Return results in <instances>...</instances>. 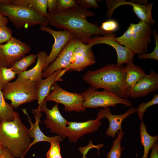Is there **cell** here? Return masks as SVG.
<instances>
[{
    "instance_id": "44dd1931",
    "label": "cell",
    "mask_w": 158,
    "mask_h": 158,
    "mask_svg": "<svg viewBox=\"0 0 158 158\" xmlns=\"http://www.w3.org/2000/svg\"><path fill=\"white\" fill-rule=\"evenodd\" d=\"M37 60L35 66L32 69L18 75L22 78L36 83L42 78L43 70L48 56L46 52L41 51L37 54Z\"/></svg>"
},
{
    "instance_id": "ba28073f",
    "label": "cell",
    "mask_w": 158,
    "mask_h": 158,
    "mask_svg": "<svg viewBox=\"0 0 158 158\" xmlns=\"http://www.w3.org/2000/svg\"><path fill=\"white\" fill-rule=\"evenodd\" d=\"M52 91L45 99L44 102L52 101L56 104L64 106L67 112H84L86 109L83 106L85 99L82 93L69 92L60 87L56 82L52 86Z\"/></svg>"
},
{
    "instance_id": "e0dca14e",
    "label": "cell",
    "mask_w": 158,
    "mask_h": 158,
    "mask_svg": "<svg viewBox=\"0 0 158 158\" xmlns=\"http://www.w3.org/2000/svg\"><path fill=\"white\" fill-rule=\"evenodd\" d=\"M101 124L100 120L97 118L84 122H68V137L70 142L75 143L85 134L97 130Z\"/></svg>"
},
{
    "instance_id": "ab89813d",
    "label": "cell",
    "mask_w": 158,
    "mask_h": 158,
    "mask_svg": "<svg viewBox=\"0 0 158 158\" xmlns=\"http://www.w3.org/2000/svg\"><path fill=\"white\" fill-rule=\"evenodd\" d=\"M4 147L0 142V156L3 154Z\"/></svg>"
},
{
    "instance_id": "3957f363",
    "label": "cell",
    "mask_w": 158,
    "mask_h": 158,
    "mask_svg": "<svg viewBox=\"0 0 158 158\" xmlns=\"http://www.w3.org/2000/svg\"><path fill=\"white\" fill-rule=\"evenodd\" d=\"M12 121L1 122L0 142L15 158H23L31 143L29 129L23 123L19 114L14 112Z\"/></svg>"
},
{
    "instance_id": "8992f818",
    "label": "cell",
    "mask_w": 158,
    "mask_h": 158,
    "mask_svg": "<svg viewBox=\"0 0 158 158\" xmlns=\"http://www.w3.org/2000/svg\"><path fill=\"white\" fill-rule=\"evenodd\" d=\"M2 90L4 98L10 100L16 109L37 99L35 83L18 75L15 81L8 83Z\"/></svg>"
},
{
    "instance_id": "74e56055",
    "label": "cell",
    "mask_w": 158,
    "mask_h": 158,
    "mask_svg": "<svg viewBox=\"0 0 158 158\" xmlns=\"http://www.w3.org/2000/svg\"><path fill=\"white\" fill-rule=\"evenodd\" d=\"M8 22V18L0 12V27H7Z\"/></svg>"
},
{
    "instance_id": "6da1fadb",
    "label": "cell",
    "mask_w": 158,
    "mask_h": 158,
    "mask_svg": "<svg viewBox=\"0 0 158 158\" xmlns=\"http://www.w3.org/2000/svg\"><path fill=\"white\" fill-rule=\"evenodd\" d=\"M95 15L93 12L80 5L48 13L46 18L50 25L69 31L78 41L87 44L93 35L112 33L103 30L95 23H92L87 21V17Z\"/></svg>"
},
{
    "instance_id": "7a4b0ae2",
    "label": "cell",
    "mask_w": 158,
    "mask_h": 158,
    "mask_svg": "<svg viewBox=\"0 0 158 158\" xmlns=\"http://www.w3.org/2000/svg\"><path fill=\"white\" fill-rule=\"evenodd\" d=\"M124 68L123 64H109L87 71L83 79L93 90L103 89L119 97L127 98L130 89L125 83Z\"/></svg>"
},
{
    "instance_id": "f546056e",
    "label": "cell",
    "mask_w": 158,
    "mask_h": 158,
    "mask_svg": "<svg viewBox=\"0 0 158 158\" xmlns=\"http://www.w3.org/2000/svg\"><path fill=\"white\" fill-rule=\"evenodd\" d=\"M152 34L155 41V47L153 51L150 53L138 55L140 59H150L158 60V35L157 30L154 29L152 31Z\"/></svg>"
},
{
    "instance_id": "ac0fdd59",
    "label": "cell",
    "mask_w": 158,
    "mask_h": 158,
    "mask_svg": "<svg viewBox=\"0 0 158 158\" xmlns=\"http://www.w3.org/2000/svg\"><path fill=\"white\" fill-rule=\"evenodd\" d=\"M67 71L60 69L54 72L45 79H41L35 83L36 84L38 106L35 110L40 112V109L45 98L50 93L54 84L57 81H62L61 77Z\"/></svg>"
},
{
    "instance_id": "9a60e30c",
    "label": "cell",
    "mask_w": 158,
    "mask_h": 158,
    "mask_svg": "<svg viewBox=\"0 0 158 158\" xmlns=\"http://www.w3.org/2000/svg\"><path fill=\"white\" fill-rule=\"evenodd\" d=\"M158 89V74L153 70L145 74L132 87L130 88L128 97H143Z\"/></svg>"
},
{
    "instance_id": "83f0119b",
    "label": "cell",
    "mask_w": 158,
    "mask_h": 158,
    "mask_svg": "<svg viewBox=\"0 0 158 158\" xmlns=\"http://www.w3.org/2000/svg\"><path fill=\"white\" fill-rule=\"evenodd\" d=\"M29 7L33 8L41 16L47 17V0H28Z\"/></svg>"
},
{
    "instance_id": "e575fe53",
    "label": "cell",
    "mask_w": 158,
    "mask_h": 158,
    "mask_svg": "<svg viewBox=\"0 0 158 158\" xmlns=\"http://www.w3.org/2000/svg\"><path fill=\"white\" fill-rule=\"evenodd\" d=\"M75 1L80 5L87 9L92 8H97L100 6L97 3L98 1L96 0H75Z\"/></svg>"
},
{
    "instance_id": "2e32d148",
    "label": "cell",
    "mask_w": 158,
    "mask_h": 158,
    "mask_svg": "<svg viewBox=\"0 0 158 158\" xmlns=\"http://www.w3.org/2000/svg\"><path fill=\"white\" fill-rule=\"evenodd\" d=\"M136 112V109L130 107L125 113L115 115L111 112L109 107L103 108L98 112L97 118L100 120L107 118L109 122V126L106 131L107 136L114 138L117 132L122 129V124L123 121L131 114Z\"/></svg>"
},
{
    "instance_id": "7c38bea8",
    "label": "cell",
    "mask_w": 158,
    "mask_h": 158,
    "mask_svg": "<svg viewBox=\"0 0 158 158\" xmlns=\"http://www.w3.org/2000/svg\"><path fill=\"white\" fill-rule=\"evenodd\" d=\"M78 42L75 37L68 42L55 60L43 72L42 78H47L59 70L66 69L68 71L73 53Z\"/></svg>"
},
{
    "instance_id": "277c9868",
    "label": "cell",
    "mask_w": 158,
    "mask_h": 158,
    "mask_svg": "<svg viewBox=\"0 0 158 158\" xmlns=\"http://www.w3.org/2000/svg\"><path fill=\"white\" fill-rule=\"evenodd\" d=\"M152 31L150 26L141 21L137 24L130 23L121 36L115 40L130 50L135 55L148 53L147 46L151 41Z\"/></svg>"
},
{
    "instance_id": "52a82bcc",
    "label": "cell",
    "mask_w": 158,
    "mask_h": 158,
    "mask_svg": "<svg viewBox=\"0 0 158 158\" xmlns=\"http://www.w3.org/2000/svg\"><path fill=\"white\" fill-rule=\"evenodd\" d=\"M81 93L85 99L83 105L85 109L115 107L118 104L131 107L132 105V102L127 98L119 97L104 90L99 91L90 87Z\"/></svg>"
},
{
    "instance_id": "ffe728a7",
    "label": "cell",
    "mask_w": 158,
    "mask_h": 158,
    "mask_svg": "<svg viewBox=\"0 0 158 158\" xmlns=\"http://www.w3.org/2000/svg\"><path fill=\"white\" fill-rule=\"evenodd\" d=\"M114 6L117 8L123 5L132 6L134 13L140 21L151 26L154 25L155 21L153 20L152 14V3H148L146 4H139L133 2L127 1L124 0H115Z\"/></svg>"
},
{
    "instance_id": "1f68e13d",
    "label": "cell",
    "mask_w": 158,
    "mask_h": 158,
    "mask_svg": "<svg viewBox=\"0 0 158 158\" xmlns=\"http://www.w3.org/2000/svg\"><path fill=\"white\" fill-rule=\"evenodd\" d=\"M103 30L109 33H114L119 28V25L116 20L109 19L103 22L100 27Z\"/></svg>"
},
{
    "instance_id": "cb8c5ba5",
    "label": "cell",
    "mask_w": 158,
    "mask_h": 158,
    "mask_svg": "<svg viewBox=\"0 0 158 158\" xmlns=\"http://www.w3.org/2000/svg\"><path fill=\"white\" fill-rule=\"evenodd\" d=\"M14 107L6 102L0 88V119L1 122L12 121L14 118Z\"/></svg>"
},
{
    "instance_id": "d590c367",
    "label": "cell",
    "mask_w": 158,
    "mask_h": 158,
    "mask_svg": "<svg viewBox=\"0 0 158 158\" xmlns=\"http://www.w3.org/2000/svg\"><path fill=\"white\" fill-rule=\"evenodd\" d=\"M47 5L48 8V13L56 10V0H47Z\"/></svg>"
},
{
    "instance_id": "f1b7e54d",
    "label": "cell",
    "mask_w": 158,
    "mask_h": 158,
    "mask_svg": "<svg viewBox=\"0 0 158 158\" xmlns=\"http://www.w3.org/2000/svg\"><path fill=\"white\" fill-rule=\"evenodd\" d=\"M158 104V95L156 94L154 95L152 99L150 101L146 102L141 103L136 109V112H137L139 118L141 120H143V117L144 113L149 107Z\"/></svg>"
},
{
    "instance_id": "4316f807",
    "label": "cell",
    "mask_w": 158,
    "mask_h": 158,
    "mask_svg": "<svg viewBox=\"0 0 158 158\" xmlns=\"http://www.w3.org/2000/svg\"><path fill=\"white\" fill-rule=\"evenodd\" d=\"M16 74L11 68L0 66V88L2 90L4 87L14 79Z\"/></svg>"
},
{
    "instance_id": "4fadbf2b",
    "label": "cell",
    "mask_w": 158,
    "mask_h": 158,
    "mask_svg": "<svg viewBox=\"0 0 158 158\" xmlns=\"http://www.w3.org/2000/svg\"><path fill=\"white\" fill-rule=\"evenodd\" d=\"M92 46L90 44L78 41L74 50L68 71H81L95 62V57L92 48Z\"/></svg>"
},
{
    "instance_id": "484cf974",
    "label": "cell",
    "mask_w": 158,
    "mask_h": 158,
    "mask_svg": "<svg viewBox=\"0 0 158 158\" xmlns=\"http://www.w3.org/2000/svg\"><path fill=\"white\" fill-rule=\"evenodd\" d=\"M117 137L114 140L111 147L107 155V158H120L124 149L122 147L121 141L124 133L123 130L118 131Z\"/></svg>"
},
{
    "instance_id": "f35d334b",
    "label": "cell",
    "mask_w": 158,
    "mask_h": 158,
    "mask_svg": "<svg viewBox=\"0 0 158 158\" xmlns=\"http://www.w3.org/2000/svg\"><path fill=\"white\" fill-rule=\"evenodd\" d=\"M0 158H15L11 152L6 148H5L3 154Z\"/></svg>"
},
{
    "instance_id": "60d3db41",
    "label": "cell",
    "mask_w": 158,
    "mask_h": 158,
    "mask_svg": "<svg viewBox=\"0 0 158 158\" xmlns=\"http://www.w3.org/2000/svg\"><path fill=\"white\" fill-rule=\"evenodd\" d=\"M0 125H1V121H0Z\"/></svg>"
},
{
    "instance_id": "8d00e7d4",
    "label": "cell",
    "mask_w": 158,
    "mask_h": 158,
    "mask_svg": "<svg viewBox=\"0 0 158 158\" xmlns=\"http://www.w3.org/2000/svg\"><path fill=\"white\" fill-rule=\"evenodd\" d=\"M150 158H158V143L156 142L152 147Z\"/></svg>"
},
{
    "instance_id": "d6a6232c",
    "label": "cell",
    "mask_w": 158,
    "mask_h": 158,
    "mask_svg": "<svg viewBox=\"0 0 158 158\" xmlns=\"http://www.w3.org/2000/svg\"><path fill=\"white\" fill-rule=\"evenodd\" d=\"M56 11H61L73 8L78 5L75 0H56Z\"/></svg>"
},
{
    "instance_id": "4dcf8cb0",
    "label": "cell",
    "mask_w": 158,
    "mask_h": 158,
    "mask_svg": "<svg viewBox=\"0 0 158 158\" xmlns=\"http://www.w3.org/2000/svg\"><path fill=\"white\" fill-rule=\"evenodd\" d=\"M59 142L58 141L53 140L50 143V148L46 154L47 158H62Z\"/></svg>"
},
{
    "instance_id": "836d02e7",
    "label": "cell",
    "mask_w": 158,
    "mask_h": 158,
    "mask_svg": "<svg viewBox=\"0 0 158 158\" xmlns=\"http://www.w3.org/2000/svg\"><path fill=\"white\" fill-rule=\"evenodd\" d=\"M13 31L8 27H0V44L6 42L12 36Z\"/></svg>"
},
{
    "instance_id": "9c48e42d",
    "label": "cell",
    "mask_w": 158,
    "mask_h": 158,
    "mask_svg": "<svg viewBox=\"0 0 158 158\" xmlns=\"http://www.w3.org/2000/svg\"><path fill=\"white\" fill-rule=\"evenodd\" d=\"M30 50L28 44L12 36L5 43L0 44V66L11 68Z\"/></svg>"
},
{
    "instance_id": "d6986e66",
    "label": "cell",
    "mask_w": 158,
    "mask_h": 158,
    "mask_svg": "<svg viewBox=\"0 0 158 158\" xmlns=\"http://www.w3.org/2000/svg\"><path fill=\"white\" fill-rule=\"evenodd\" d=\"M22 110L28 118V121L31 126L30 128L29 129L30 135L31 138L34 139L29 145L28 151L31 146L38 142L44 141L50 143L53 140H57L59 142L63 141V139L59 136L48 137L45 135L41 130L39 125L40 123L41 122L40 119L42 116L41 112L37 111L35 109L32 110V112L34 114L35 119V122L34 123L29 116L26 109H23Z\"/></svg>"
},
{
    "instance_id": "d4e9b609",
    "label": "cell",
    "mask_w": 158,
    "mask_h": 158,
    "mask_svg": "<svg viewBox=\"0 0 158 158\" xmlns=\"http://www.w3.org/2000/svg\"><path fill=\"white\" fill-rule=\"evenodd\" d=\"M37 58V54H30L16 62L10 68L18 75L26 71L29 66L35 62Z\"/></svg>"
},
{
    "instance_id": "5b68a950",
    "label": "cell",
    "mask_w": 158,
    "mask_h": 158,
    "mask_svg": "<svg viewBox=\"0 0 158 158\" xmlns=\"http://www.w3.org/2000/svg\"><path fill=\"white\" fill-rule=\"evenodd\" d=\"M0 12L7 17L17 30L37 25L47 27L49 24L46 17L41 16L29 7L0 3Z\"/></svg>"
},
{
    "instance_id": "5bb4252c",
    "label": "cell",
    "mask_w": 158,
    "mask_h": 158,
    "mask_svg": "<svg viewBox=\"0 0 158 158\" xmlns=\"http://www.w3.org/2000/svg\"><path fill=\"white\" fill-rule=\"evenodd\" d=\"M40 29L51 35L54 39L51 51L48 56L43 68V72L55 60L68 42L75 37L73 33L66 30L56 31L48 26H40Z\"/></svg>"
},
{
    "instance_id": "603a6c76",
    "label": "cell",
    "mask_w": 158,
    "mask_h": 158,
    "mask_svg": "<svg viewBox=\"0 0 158 158\" xmlns=\"http://www.w3.org/2000/svg\"><path fill=\"white\" fill-rule=\"evenodd\" d=\"M141 143L144 147V154L142 158H148L150 150L158 140V136H152L148 133L143 120L140 124Z\"/></svg>"
},
{
    "instance_id": "7402d4cb",
    "label": "cell",
    "mask_w": 158,
    "mask_h": 158,
    "mask_svg": "<svg viewBox=\"0 0 158 158\" xmlns=\"http://www.w3.org/2000/svg\"><path fill=\"white\" fill-rule=\"evenodd\" d=\"M126 64L124 68V80L126 85L130 89L146 74L141 67L133 62H129Z\"/></svg>"
},
{
    "instance_id": "30bf717a",
    "label": "cell",
    "mask_w": 158,
    "mask_h": 158,
    "mask_svg": "<svg viewBox=\"0 0 158 158\" xmlns=\"http://www.w3.org/2000/svg\"><path fill=\"white\" fill-rule=\"evenodd\" d=\"M46 102H44L40 111L44 112L46 118L44 121L46 127L50 129V132L56 134L63 139L68 135L67 126L68 121L66 120L60 113L56 104L51 109H48Z\"/></svg>"
},
{
    "instance_id": "8fae6325",
    "label": "cell",
    "mask_w": 158,
    "mask_h": 158,
    "mask_svg": "<svg viewBox=\"0 0 158 158\" xmlns=\"http://www.w3.org/2000/svg\"><path fill=\"white\" fill-rule=\"evenodd\" d=\"M116 35L114 33L105 35L103 36H98L92 37L87 43L92 46L97 44H105L113 47L117 54L116 65L120 66L129 62H133L134 55L128 49L122 46L115 40Z\"/></svg>"
}]
</instances>
